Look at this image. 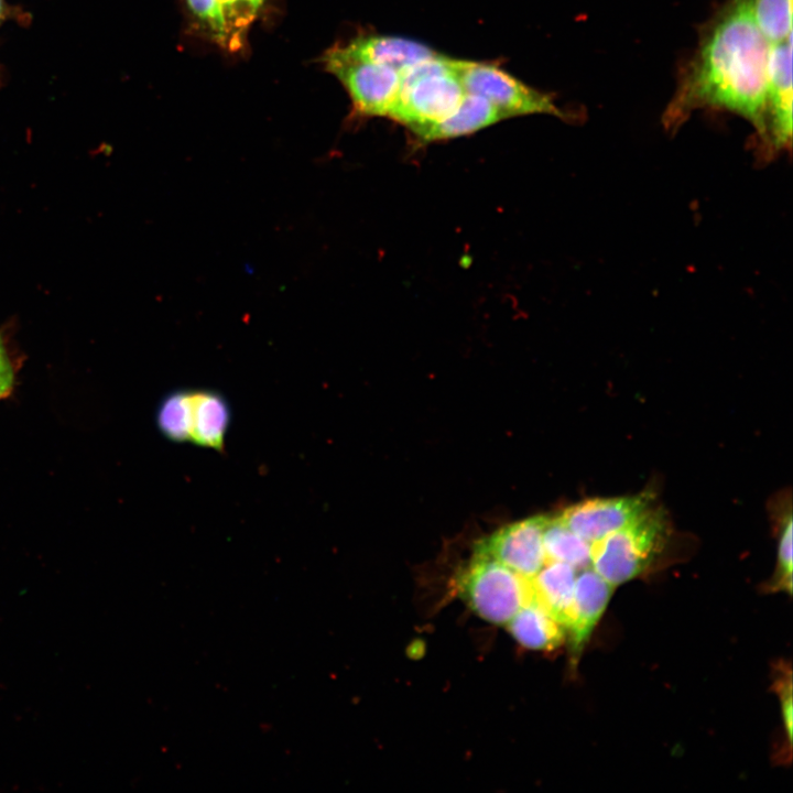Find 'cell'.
Instances as JSON below:
<instances>
[{
  "instance_id": "19",
  "label": "cell",
  "mask_w": 793,
  "mask_h": 793,
  "mask_svg": "<svg viewBox=\"0 0 793 793\" xmlns=\"http://www.w3.org/2000/svg\"><path fill=\"white\" fill-rule=\"evenodd\" d=\"M753 20L770 44L792 36V0H750Z\"/></svg>"
},
{
  "instance_id": "23",
  "label": "cell",
  "mask_w": 793,
  "mask_h": 793,
  "mask_svg": "<svg viewBox=\"0 0 793 793\" xmlns=\"http://www.w3.org/2000/svg\"><path fill=\"white\" fill-rule=\"evenodd\" d=\"M7 14H8V7L4 2V0H0V24L6 19Z\"/></svg>"
},
{
  "instance_id": "8",
  "label": "cell",
  "mask_w": 793,
  "mask_h": 793,
  "mask_svg": "<svg viewBox=\"0 0 793 793\" xmlns=\"http://www.w3.org/2000/svg\"><path fill=\"white\" fill-rule=\"evenodd\" d=\"M547 518L534 515L497 530L477 542L474 555L497 561L523 577H533L547 561L543 544Z\"/></svg>"
},
{
  "instance_id": "18",
  "label": "cell",
  "mask_w": 793,
  "mask_h": 793,
  "mask_svg": "<svg viewBox=\"0 0 793 793\" xmlns=\"http://www.w3.org/2000/svg\"><path fill=\"white\" fill-rule=\"evenodd\" d=\"M156 424L169 441L192 442L193 390H174L164 397L157 408Z\"/></svg>"
},
{
  "instance_id": "9",
  "label": "cell",
  "mask_w": 793,
  "mask_h": 793,
  "mask_svg": "<svg viewBox=\"0 0 793 793\" xmlns=\"http://www.w3.org/2000/svg\"><path fill=\"white\" fill-rule=\"evenodd\" d=\"M652 506V493L593 498L565 508L556 517L593 543L624 526Z\"/></svg>"
},
{
  "instance_id": "5",
  "label": "cell",
  "mask_w": 793,
  "mask_h": 793,
  "mask_svg": "<svg viewBox=\"0 0 793 793\" xmlns=\"http://www.w3.org/2000/svg\"><path fill=\"white\" fill-rule=\"evenodd\" d=\"M322 62L347 90L355 115L388 117L401 85V74L397 69L366 61L346 45L327 50Z\"/></svg>"
},
{
  "instance_id": "12",
  "label": "cell",
  "mask_w": 793,
  "mask_h": 793,
  "mask_svg": "<svg viewBox=\"0 0 793 793\" xmlns=\"http://www.w3.org/2000/svg\"><path fill=\"white\" fill-rule=\"evenodd\" d=\"M346 46L357 56L394 68L400 74L436 54L420 42L389 35H359Z\"/></svg>"
},
{
  "instance_id": "14",
  "label": "cell",
  "mask_w": 793,
  "mask_h": 793,
  "mask_svg": "<svg viewBox=\"0 0 793 793\" xmlns=\"http://www.w3.org/2000/svg\"><path fill=\"white\" fill-rule=\"evenodd\" d=\"M501 119L503 115L481 96L466 93L459 107L446 119L426 130L419 139L424 142L466 135Z\"/></svg>"
},
{
  "instance_id": "22",
  "label": "cell",
  "mask_w": 793,
  "mask_h": 793,
  "mask_svg": "<svg viewBox=\"0 0 793 793\" xmlns=\"http://www.w3.org/2000/svg\"><path fill=\"white\" fill-rule=\"evenodd\" d=\"M13 370L0 338V399L7 397L13 387Z\"/></svg>"
},
{
  "instance_id": "3",
  "label": "cell",
  "mask_w": 793,
  "mask_h": 793,
  "mask_svg": "<svg viewBox=\"0 0 793 793\" xmlns=\"http://www.w3.org/2000/svg\"><path fill=\"white\" fill-rule=\"evenodd\" d=\"M667 535L663 511L651 506L624 526L591 543V567L617 587L651 566Z\"/></svg>"
},
{
  "instance_id": "6",
  "label": "cell",
  "mask_w": 793,
  "mask_h": 793,
  "mask_svg": "<svg viewBox=\"0 0 793 793\" xmlns=\"http://www.w3.org/2000/svg\"><path fill=\"white\" fill-rule=\"evenodd\" d=\"M453 66L466 93L490 101L504 118L546 113L565 117L553 99L492 63L453 58Z\"/></svg>"
},
{
  "instance_id": "15",
  "label": "cell",
  "mask_w": 793,
  "mask_h": 793,
  "mask_svg": "<svg viewBox=\"0 0 793 793\" xmlns=\"http://www.w3.org/2000/svg\"><path fill=\"white\" fill-rule=\"evenodd\" d=\"M230 415L229 404L219 392L193 390L192 442L206 448L221 450Z\"/></svg>"
},
{
  "instance_id": "2",
  "label": "cell",
  "mask_w": 793,
  "mask_h": 793,
  "mask_svg": "<svg viewBox=\"0 0 793 793\" xmlns=\"http://www.w3.org/2000/svg\"><path fill=\"white\" fill-rule=\"evenodd\" d=\"M465 95L453 58L436 53L401 73L399 94L388 117L420 138L449 117Z\"/></svg>"
},
{
  "instance_id": "16",
  "label": "cell",
  "mask_w": 793,
  "mask_h": 793,
  "mask_svg": "<svg viewBox=\"0 0 793 793\" xmlns=\"http://www.w3.org/2000/svg\"><path fill=\"white\" fill-rule=\"evenodd\" d=\"M504 627L521 645L530 650H554L566 636L565 628L534 600L525 604Z\"/></svg>"
},
{
  "instance_id": "1",
  "label": "cell",
  "mask_w": 793,
  "mask_h": 793,
  "mask_svg": "<svg viewBox=\"0 0 793 793\" xmlns=\"http://www.w3.org/2000/svg\"><path fill=\"white\" fill-rule=\"evenodd\" d=\"M770 47L753 20L750 0H725L703 28L681 73L664 124L676 128L693 111L711 108L743 117L761 137Z\"/></svg>"
},
{
  "instance_id": "4",
  "label": "cell",
  "mask_w": 793,
  "mask_h": 793,
  "mask_svg": "<svg viewBox=\"0 0 793 793\" xmlns=\"http://www.w3.org/2000/svg\"><path fill=\"white\" fill-rule=\"evenodd\" d=\"M455 589L478 617L497 626H506L533 600L530 578L497 561L475 555L456 575Z\"/></svg>"
},
{
  "instance_id": "7",
  "label": "cell",
  "mask_w": 793,
  "mask_h": 793,
  "mask_svg": "<svg viewBox=\"0 0 793 793\" xmlns=\"http://www.w3.org/2000/svg\"><path fill=\"white\" fill-rule=\"evenodd\" d=\"M265 0H183L194 31L224 51L241 50Z\"/></svg>"
},
{
  "instance_id": "11",
  "label": "cell",
  "mask_w": 793,
  "mask_h": 793,
  "mask_svg": "<svg viewBox=\"0 0 793 793\" xmlns=\"http://www.w3.org/2000/svg\"><path fill=\"white\" fill-rule=\"evenodd\" d=\"M616 587L591 566L577 571L574 597L566 626L571 653L578 659L604 615Z\"/></svg>"
},
{
  "instance_id": "21",
  "label": "cell",
  "mask_w": 793,
  "mask_h": 793,
  "mask_svg": "<svg viewBox=\"0 0 793 793\" xmlns=\"http://www.w3.org/2000/svg\"><path fill=\"white\" fill-rule=\"evenodd\" d=\"M776 691L780 697L782 721L787 741H792L793 703H792V680L791 671L783 673L776 682Z\"/></svg>"
},
{
  "instance_id": "20",
  "label": "cell",
  "mask_w": 793,
  "mask_h": 793,
  "mask_svg": "<svg viewBox=\"0 0 793 793\" xmlns=\"http://www.w3.org/2000/svg\"><path fill=\"white\" fill-rule=\"evenodd\" d=\"M792 515L791 511L782 519L778 543V557L773 579L770 583L772 590L792 591Z\"/></svg>"
},
{
  "instance_id": "17",
  "label": "cell",
  "mask_w": 793,
  "mask_h": 793,
  "mask_svg": "<svg viewBox=\"0 0 793 793\" xmlns=\"http://www.w3.org/2000/svg\"><path fill=\"white\" fill-rule=\"evenodd\" d=\"M543 544L547 561L566 563L576 571L591 566V543L573 532L557 517L547 518Z\"/></svg>"
},
{
  "instance_id": "10",
  "label": "cell",
  "mask_w": 793,
  "mask_h": 793,
  "mask_svg": "<svg viewBox=\"0 0 793 793\" xmlns=\"http://www.w3.org/2000/svg\"><path fill=\"white\" fill-rule=\"evenodd\" d=\"M792 36L771 44L764 107V128L760 139L772 150H782L792 140Z\"/></svg>"
},
{
  "instance_id": "13",
  "label": "cell",
  "mask_w": 793,
  "mask_h": 793,
  "mask_svg": "<svg viewBox=\"0 0 793 793\" xmlns=\"http://www.w3.org/2000/svg\"><path fill=\"white\" fill-rule=\"evenodd\" d=\"M577 571L562 562L546 561L530 578L533 600L565 629L569 619Z\"/></svg>"
}]
</instances>
